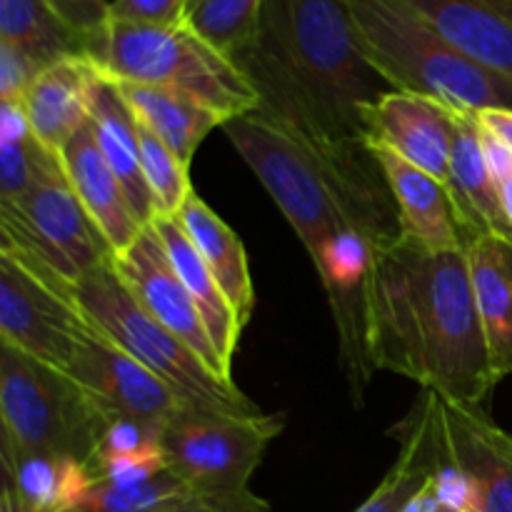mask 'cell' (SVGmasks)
<instances>
[{
    "label": "cell",
    "mask_w": 512,
    "mask_h": 512,
    "mask_svg": "<svg viewBox=\"0 0 512 512\" xmlns=\"http://www.w3.org/2000/svg\"><path fill=\"white\" fill-rule=\"evenodd\" d=\"M153 228L155 233L160 235V240H163L165 250H168L170 260H173L175 265V273L180 275L185 290H188L195 308H198L200 318H203L205 330H208L210 340H213L220 363H223V368L233 375V358L245 325L240 323L235 308L230 305V300L225 298L220 285L215 283L213 273L208 270L205 260L200 258L195 245L190 243L188 233H185V228L180 225V220L155 218Z\"/></svg>",
    "instance_id": "23"
},
{
    "label": "cell",
    "mask_w": 512,
    "mask_h": 512,
    "mask_svg": "<svg viewBox=\"0 0 512 512\" xmlns=\"http://www.w3.org/2000/svg\"><path fill=\"white\" fill-rule=\"evenodd\" d=\"M90 58L113 80L180 90L225 123L258 110V95L230 55L188 25L153 28L108 20Z\"/></svg>",
    "instance_id": "5"
},
{
    "label": "cell",
    "mask_w": 512,
    "mask_h": 512,
    "mask_svg": "<svg viewBox=\"0 0 512 512\" xmlns=\"http://www.w3.org/2000/svg\"><path fill=\"white\" fill-rule=\"evenodd\" d=\"M368 150L378 160L390 195H393L400 233L423 245L430 253L465 250L463 230H460L448 185L400 158L395 150L385 145H368Z\"/></svg>",
    "instance_id": "15"
},
{
    "label": "cell",
    "mask_w": 512,
    "mask_h": 512,
    "mask_svg": "<svg viewBox=\"0 0 512 512\" xmlns=\"http://www.w3.org/2000/svg\"><path fill=\"white\" fill-rule=\"evenodd\" d=\"M188 0H110L108 18L120 23L178 28L185 25Z\"/></svg>",
    "instance_id": "32"
},
{
    "label": "cell",
    "mask_w": 512,
    "mask_h": 512,
    "mask_svg": "<svg viewBox=\"0 0 512 512\" xmlns=\"http://www.w3.org/2000/svg\"><path fill=\"white\" fill-rule=\"evenodd\" d=\"M138 123H143L158 140H163L185 165L208 133L223 128L225 120L200 100L163 85H143L115 80Z\"/></svg>",
    "instance_id": "25"
},
{
    "label": "cell",
    "mask_w": 512,
    "mask_h": 512,
    "mask_svg": "<svg viewBox=\"0 0 512 512\" xmlns=\"http://www.w3.org/2000/svg\"><path fill=\"white\" fill-rule=\"evenodd\" d=\"M478 123L512 153V110H480Z\"/></svg>",
    "instance_id": "36"
},
{
    "label": "cell",
    "mask_w": 512,
    "mask_h": 512,
    "mask_svg": "<svg viewBox=\"0 0 512 512\" xmlns=\"http://www.w3.org/2000/svg\"><path fill=\"white\" fill-rule=\"evenodd\" d=\"M495 183H498V190H500V205H503V213L512 228V168L508 170V173L498 175V178H495Z\"/></svg>",
    "instance_id": "37"
},
{
    "label": "cell",
    "mask_w": 512,
    "mask_h": 512,
    "mask_svg": "<svg viewBox=\"0 0 512 512\" xmlns=\"http://www.w3.org/2000/svg\"><path fill=\"white\" fill-rule=\"evenodd\" d=\"M0 43L28 55L40 68L88 55V40L50 0H0Z\"/></svg>",
    "instance_id": "27"
},
{
    "label": "cell",
    "mask_w": 512,
    "mask_h": 512,
    "mask_svg": "<svg viewBox=\"0 0 512 512\" xmlns=\"http://www.w3.org/2000/svg\"><path fill=\"white\" fill-rule=\"evenodd\" d=\"M138 140L140 163H143L145 183L153 198L155 218H178L185 200L195 193L190 183V165H185L143 123H138Z\"/></svg>",
    "instance_id": "30"
},
{
    "label": "cell",
    "mask_w": 512,
    "mask_h": 512,
    "mask_svg": "<svg viewBox=\"0 0 512 512\" xmlns=\"http://www.w3.org/2000/svg\"><path fill=\"white\" fill-rule=\"evenodd\" d=\"M0 250L20 255L78 285L83 275L115 258L98 225L70 188L60 158L15 203H0Z\"/></svg>",
    "instance_id": "8"
},
{
    "label": "cell",
    "mask_w": 512,
    "mask_h": 512,
    "mask_svg": "<svg viewBox=\"0 0 512 512\" xmlns=\"http://www.w3.org/2000/svg\"><path fill=\"white\" fill-rule=\"evenodd\" d=\"M50 3H53V0H50Z\"/></svg>",
    "instance_id": "39"
},
{
    "label": "cell",
    "mask_w": 512,
    "mask_h": 512,
    "mask_svg": "<svg viewBox=\"0 0 512 512\" xmlns=\"http://www.w3.org/2000/svg\"><path fill=\"white\" fill-rule=\"evenodd\" d=\"M448 43L512 83V0H408Z\"/></svg>",
    "instance_id": "19"
},
{
    "label": "cell",
    "mask_w": 512,
    "mask_h": 512,
    "mask_svg": "<svg viewBox=\"0 0 512 512\" xmlns=\"http://www.w3.org/2000/svg\"><path fill=\"white\" fill-rule=\"evenodd\" d=\"M90 125H93L95 143H98L100 153L108 160L113 173L118 175L135 215H138L140 223L150 225L155 220V210L148 183H145L143 163H140L138 120H135L130 105L125 103L118 83L105 73H100L93 88Z\"/></svg>",
    "instance_id": "22"
},
{
    "label": "cell",
    "mask_w": 512,
    "mask_h": 512,
    "mask_svg": "<svg viewBox=\"0 0 512 512\" xmlns=\"http://www.w3.org/2000/svg\"><path fill=\"white\" fill-rule=\"evenodd\" d=\"M113 263L125 288L160 325H165L175 338L183 340L213 373L233 380V375L220 363L203 318L185 290L180 275L175 273L173 260H170L160 235L155 233L153 223L145 225L135 243L115 255Z\"/></svg>",
    "instance_id": "12"
},
{
    "label": "cell",
    "mask_w": 512,
    "mask_h": 512,
    "mask_svg": "<svg viewBox=\"0 0 512 512\" xmlns=\"http://www.w3.org/2000/svg\"><path fill=\"white\" fill-rule=\"evenodd\" d=\"M230 60L258 95L255 113L338 168L380 170L363 115L393 88L365 58L348 0H263Z\"/></svg>",
    "instance_id": "2"
},
{
    "label": "cell",
    "mask_w": 512,
    "mask_h": 512,
    "mask_svg": "<svg viewBox=\"0 0 512 512\" xmlns=\"http://www.w3.org/2000/svg\"><path fill=\"white\" fill-rule=\"evenodd\" d=\"M73 290L0 253V343L68 370L83 340L95 330L93 320L75 303Z\"/></svg>",
    "instance_id": "10"
},
{
    "label": "cell",
    "mask_w": 512,
    "mask_h": 512,
    "mask_svg": "<svg viewBox=\"0 0 512 512\" xmlns=\"http://www.w3.org/2000/svg\"><path fill=\"white\" fill-rule=\"evenodd\" d=\"M438 425L445 458L470 488V512H512V433L483 408L440 395Z\"/></svg>",
    "instance_id": "13"
},
{
    "label": "cell",
    "mask_w": 512,
    "mask_h": 512,
    "mask_svg": "<svg viewBox=\"0 0 512 512\" xmlns=\"http://www.w3.org/2000/svg\"><path fill=\"white\" fill-rule=\"evenodd\" d=\"M360 48L393 90L453 110H512V83L460 53L408 0H348Z\"/></svg>",
    "instance_id": "4"
},
{
    "label": "cell",
    "mask_w": 512,
    "mask_h": 512,
    "mask_svg": "<svg viewBox=\"0 0 512 512\" xmlns=\"http://www.w3.org/2000/svg\"><path fill=\"white\" fill-rule=\"evenodd\" d=\"M58 155L30 130L20 100H0V203L23 198Z\"/></svg>",
    "instance_id": "28"
},
{
    "label": "cell",
    "mask_w": 512,
    "mask_h": 512,
    "mask_svg": "<svg viewBox=\"0 0 512 512\" xmlns=\"http://www.w3.org/2000/svg\"><path fill=\"white\" fill-rule=\"evenodd\" d=\"M65 20L88 40V55L108 25V0H53Z\"/></svg>",
    "instance_id": "34"
},
{
    "label": "cell",
    "mask_w": 512,
    "mask_h": 512,
    "mask_svg": "<svg viewBox=\"0 0 512 512\" xmlns=\"http://www.w3.org/2000/svg\"><path fill=\"white\" fill-rule=\"evenodd\" d=\"M0 512H33V510L23 508V505H20L18 500H13V498H10V495L3 490V495H0ZM63 512H80V510H63Z\"/></svg>",
    "instance_id": "38"
},
{
    "label": "cell",
    "mask_w": 512,
    "mask_h": 512,
    "mask_svg": "<svg viewBox=\"0 0 512 512\" xmlns=\"http://www.w3.org/2000/svg\"><path fill=\"white\" fill-rule=\"evenodd\" d=\"M223 130L308 250L328 295L350 400L363 408L375 375L370 280L380 250L403 235L383 170L338 168L258 113L230 120Z\"/></svg>",
    "instance_id": "1"
},
{
    "label": "cell",
    "mask_w": 512,
    "mask_h": 512,
    "mask_svg": "<svg viewBox=\"0 0 512 512\" xmlns=\"http://www.w3.org/2000/svg\"><path fill=\"white\" fill-rule=\"evenodd\" d=\"M475 308L495 380L512 375V238L483 235L465 245Z\"/></svg>",
    "instance_id": "20"
},
{
    "label": "cell",
    "mask_w": 512,
    "mask_h": 512,
    "mask_svg": "<svg viewBox=\"0 0 512 512\" xmlns=\"http://www.w3.org/2000/svg\"><path fill=\"white\" fill-rule=\"evenodd\" d=\"M368 145H385L438 180H448L458 110L425 95L390 90L365 108Z\"/></svg>",
    "instance_id": "14"
},
{
    "label": "cell",
    "mask_w": 512,
    "mask_h": 512,
    "mask_svg": "<svg viewBox=\"0 0 512 512\" xmlns=\"http://www.w3.org/2000/svg\"><path fill=\"white\" fill-rule=\"evenodd\" d=\"M193 495L183 478L170 468L130 483H108L95 480L85 498L80 500V512H165Z\"/></svg>",
    "instance_id": "29"
},
{
    "label": "cell",
    "mask_w": 512,
    "mask_h": 512,
    "mask_svg": "<svg viewBox=\"0 0 512 512\" xmlns=\"http://www.w3.org/2000/svg\"><path fill=\"white\" fill-rule=\"evenodd\" d=\"M58 158L70 188L78 195L90 220L98 225L103 238L108 240L113 253L118 255L130 248L145 225L135 215L118 175L100 153L90 120L68 140Z\"/></svg>",
    "instance_id": "16"
},
{
    "label": "cell",
    "mask_w": 512,
    "mask_h": 512,
    "mask_svg": "<svg viewBox=\"0 0 512 512\" xmlns=\"http://www.w3.org/2000/svg\"><path fill=\"white\" fill-rule=\"evenodd\" d=\"M65 373L88 390L105 418H135L165 428L185 408V400L165 380L150 373L98 328L83 340Z\"/></svg>",
    "instance_id": "11"
},
{
    "label": "cell",
    "mask_w": 512,
    "mask_h": 512,
    "mask_svg": "<svg viewBox=\"0 0 512 512\" xmlns=\"http://www.w3.org/2000/svg\"><path fill=\"white\" fill-rule=\"evenodd\" d=\"M283 425V415L218 413L185 405L165 423L160 445L168 468L193 493H240L248 490Z\"/></svg>",
    "instance_id": "9"
},
{
    "label": "cell",
    "mask_w": 512,
    "mask_h": 512,
    "mask_svg": "<svg viewBox=\"0 0 512 512\" xmlns=\"http://www.w3.org/2000/svg\"><path fill=\"white\" fill-rule=\"evenodd\" d=\"M165 512H273L263 498L253 490H240V493H223V495H203L193 493L183 503L173 505Z\"/></svg>",
    "instance_id": "35"
},
{
    "label": "cell",
    "mask_w": 512,
    "mask_h": 512,
    "mask_svg": "<svg viewBox=\"0 0 512 512\" xmlns=\"http://www.w3.org/2000/svg\"><path fill=\"white\" fill-rule=\"evenodd\" d=\"M100 68L90 55H73L40 70L23 95V110L40 145L60 155L68 140L90 120V100Z\"/></svg>",
    "instance_id": "17"
},
{
    "label": "cell",
    "mask_w": 512,
    "mask_h": 512,
    "mask_svg": "<svg viewBox=\"0 0 512 512\" xmlns=\"http://www.w3.org/2000/svg\"><path fill=\"white\" fill-rule=\"evenodd\" d=\"M105 423L73 375L0 343V458L60 453L90 465Z\"/></svg>",
    "instance_id": "7"
},
{
    "label": "cell",
    "mask_w": 512,
    "mask_h": 512,
    "mask_svg": "<svg viewBox=\"0 0 512 512\" xmlns=\"http://www.w3.org/2000/svg\"><path fill=\"white\" fill-rule=\"evenodd\" d=\"M443 460V440L438 425V395L423 390L413 413L400 428V450L393 468L370 498L353 512H405L433 480Z\"/></svg>",
    "instance_id": "21"
},
{
    "label": "cell",
    "mask_w": 512,
    "mask_h": 512,
    "mask_svg": "<svg viewBox=\"0 0 512 512\" xmlns=\"http://www.w3.org/2000/svg\"><path fill=\"white\" fill-rule=\"evenodd\" d=\"M40 65L8 43H0V100H23L40 75Z\"/></svg>",
    "instance_id": "33"
},
{
    "label": "cell",
    "mask_w": 512,
    "mask_h": 512,
    "mask_svg": "<svg viewBox=\"0 0 512 512\" xmlns=\"http://www.w3.org/2000/svg\"><path fill=\"white\" fill-rule=\"evenodd\" d=\"M445 185L455 205L465 245L483 235L512 238V228L500 205L498 183L485 158L478 113L473 110H460L455 120V140Z\"/></svg>",
    "instance_id": "18"
},
{
    "label": "cell",
    "mask_w": 512,
    "mask_h": 512,
    "mask_svg": "<svg viewBox=\"0 0 512 512\" xmlns=\"http://www.w3.org/2000/svg\"><path fill=\"white\" fill-rule=\"evenodd\" d=\"M368 348L375 373L388 370L440 398L483 408L498 380L468 253H430L405 235L385 245L370 280Z\"/></svg>",
    "instance_id": "3"
},
{
    "label": "cell",
    "mask_w": 512,
    "mask_h": 512,
    "mask_svg": "<svg viewBox=\"0 0 512 512\" xmlns=\"http://www.w3.org/2000/svg\"><path fill=\"white\" fill-rule=\"evenodd\" d=\"M178 220L188 233L190 243L195 245L200 258L213 273L215 283L220 285L225 298L235 308L240 323L248 325L255 308V288L245 245L240 243L235 230L198 193L185 200Z\"/></svg>",
    "instance_id": "24"
},
{
    "label": "cell",
    "mask_w": 512,
    "mask_h": 512,
    "mask_svg": "<svg viewBox=\"0 0 512 512\" xmlns=\"http://www.w3.org/2000/svg\"><path fill=\"white\" fill-rule=\"evenodd\" d=\"M73 295L100 333L165 380L185 405L218 413H260L258 405L235 385V380L213 373L183 340L175 338L133 298L113 260L83 275Z\"/></svg>",
    "instance_id": "6"
},
{
    "label": "cell",
    "mask_w": 512,
    "mask_h": 512,
    "mask_svg": "<svg viewBox=\"0 0 512 512\" xmlns=\"http://www.w3.org/2000/svg\"><path fill=\"white\" fill-rule=\"evenodd\" d=\"M263 0H188L185 25L225 55H233L253 33Z\"/></svg>",
    "instance_id": "31"
},
{
    "label": "cell",
    "mask_w": 512,
    "mask_h": 512,
    "mask_svg": "<svg viewBox=\"0 0 512 512\" xmlns=\"http://www.w3.org/2000/svg\"><path fill=\"white\" fill-rule=\"evenodd\" d=\"M3 490L33 512L78 510L93 485L88 463L60 453L5 455Z\"/></svg>",
    "instance_id": "26"
}]
</instances>
